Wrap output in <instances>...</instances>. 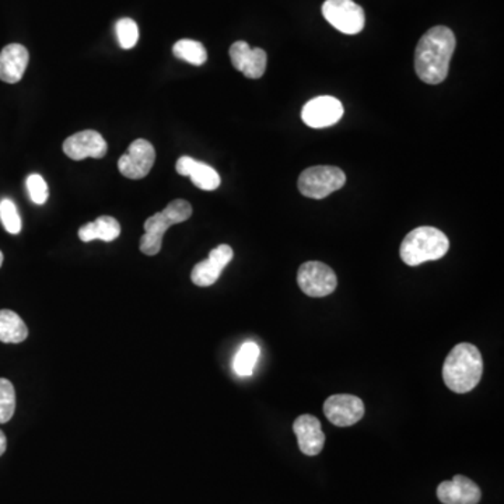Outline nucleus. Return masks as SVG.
<instances>
[{
    "instance_id": "f257e3e1",
    "label": "nucleus",
    "mask_w": 504,
    "mask_h": 504,
    "mask_svg": "<svg viewBox=\"0 0 504 504\" xmlns=\"http://www.w3.org/2000/svg\"><path fill=\"white\" fill-rule=\"evenodd\" d=\"M456 46V36L450 28L445 26L430 28L417 42L415 52V69L420 80L427 84L445 81Z\"/></svg>"
},
{
    "instance_id": "f03ea898",
    "label": "nucleus",
    "mask_w": 504,
    "mask_h": 504,
    "mask_svg": "<svg viewBox=\"0 0 504 504\" xmlns=\"http://www.w3.org/2000/svg\"><path fill=\"white\" fill-rule=\"evenodd\" d=\"M483 373L482 354L471 343L451 349L443 366V380L453 393L466 394L479 384Z\"/></svg>"
},
{
    "instance_id": "7ed1b4c3",
    "label": "nucleus",
    "mask_w": 504,
    "mask_h": 504,
    "mask_svg": "<svg viewBox=\"0 0 504 504\" xmlns=\"http://www.w3.org/2000/svg\"><path fill=\"white\" fill-rule=\"evenodd\" d=\"M450 241L447 236L432 226L415 228L401 244V259L409 267H417L427 261H437L447 254Z\"/></svg>"
},
{
    "instance_id": "20e7f679",
    "label": "nucleus",
    "mask_w": 504,
    "mask_h": 504,
    "mask_svg": "<svg viewBox=\"0 0 504 504\" xmlns=\"http://www.w3.org/2000/svg\"><path fill=\"white\" fill-rule=\"evenodd\" d=\"M191 216H193V206L189 202L175 199L172 204H168L165 209L144 222L146 233L141 238V251L149 257L157 256L162 251L165 231L172 226L185 222Z\"/></svg>"
},
{
    "instance_id": "39448f33",
    "label": "nucleus",
    "mask_w": 504,
    "mask_h": 504,
    "mask_svg": "<svg viewBox=\"0 0 504 504\" xmlns=\"http://www.w3.org/2000/svg\"><path fill=\"white\" fill-rule=\"evenodd\" d=\"M346 183L345 173L333 165L307 168L299 177V189L307 198L324 199L336 193Z\"/></svg>"
},
{
    "instance_id": "423d86ee",
    "label": "nucleus",
    "mask_w": 504,
    "mask_h": 504,
    "mask_svg": "<svg viewBox=\"0 0 504 504\" xmlns=\"http://www.w3.org/2000/svg\"><path fill=\"white\" fill-rule=\"evenodd\" d=\"M322 16L332 27L348 36L361 33L366 25L364 10L353 0H327L322 5Z\"/></svg>"
},
{
    "instance_id": "0eeeda50",
    "label": "nucleus",
    "mask_w": 504,
    "mask_h": 504,
    "mask_svg": "<svg viewBox=\"0 0 504 504\" xmlns=\"http://www.w3.org/2000/svg\"><path fill=\"white\" fill-rule=\"evenodd\" d=\"M298 283L303 293L310 298H325L335 291L338 278L328 265L309 261L299 269Z\"/></svg>"
},
{
    "instance_id": "6e6552de",
    "label": "nucleus",
    "mask_w": 504,
    "mask_h": 504,
    "mask_svg": "<svg viewBox=\"0 0 504 504\" xmlns=\"http://www.w3.org/2000/svg\"><path fill=\"white\" fill-rule=\"evenodd\" d=\"M156 162V151L151 142L136 139L118 162L121 174L130 180H142L149 175Z\"/></svg>"
},
{
    "instance_id": "1a4fd4ad",
    "label": "nucleus",
    "mask_w": 504,
    "mask_h": 504,
    "mask_svg": "<svg viewBox=\"0 0 504 504\" xmlns=\"http://www.w3.org/2000/svg\"><path fill=\"white\" fill-rule=\"evenodd\" d=\"M324 414L335 426H353L364 416V404L359 396L336 394L325 401Z\"/></svg>"
},
{
    "instance_id": "9d476101",
    "label": "nucleus",
    "mask_w": 504,
    "mask_h": 504,
    "mask_svg": "<svg viewBox=\"0 0 504 504\" xmlns=\"http://www.w3.org/2000/svg\"><path fill=\"white\" fill-rule=\"evenodd\" d=\"M343 117V105L331 96L315 97L303 107L301 120L310 128L321 130L335 125Z\"/></svg>"
},
{
    "instance_id": "9b49d317",
    "label": "nucleus",
    "mask_w": 504,
    "mask_h": 504,
    "mask_svg": "<svg viewBox=\"0 0 504 504\" xmlns=\"http://www.w3.org/2000/svg\"><path fill=\"white\" fill-rule=\"evenodd\" d=\"M109 146L97 131H81L63 142V152L69 159L80 162L88 159H102L107 154Z\"/></svg>"
},
{
    "instance_id": "f8f14e48",
    "label": "nucleus",
    "mask_w": 504,
    "mask_h": 504,
    "mask_svg": "<svg viewBox=\"0 0 504 504\" xmlns=\"http://www.w3.org/2000/svg\"><path fill=\"white\" fill-rule=\"evenodd\" d=\"M235 257V252L227 244L216 247L210 251L209 257L205 261L199 262L194 267L191 279L199 288H207L215 285L222 275L223 269L230 264Z\"/></svg>"
},
{
    "instance_id": "ddd939ff",
    "label": "nucleus",
    "mask_w": 504,
    "mask_h": 504,
    "mask_svg": "<svg viewBox=\"0 0 504 504\" xmlns=\"http://www.w3.org/2000/svg\"><path fill=\"white\" fill-rule=\"evenodd\" d=\"M233 67L248 79H259L267 70V52L261 48H251L246 41H237L230 47Z\"/></svg>"
},
{
    "instance_id": "4468645a",
    "label": "nucleus",
    "mask_w": 504,
    "mask_h": 504,
    "mask_svg": "<svg viewBox=\"0 0 504 504\" xmlns=\"http://www.w3.org/2000/svg\"><path fill=\"white\" fill-rule=\"evenodd\" d=\"M479 487L464 475H456L451 480L441 482L437 488L438 500L443 504H478L480 501Z\"/></svg>"
},
{
    "instance_id": "2eb2a0df",
    "label": "nucleus",
    "mask_w": 504,
    "mask_h": 504,
    "mask_svg": "<svg viewBox=\"0 0 504 504\" xmlns=\"http://www.w3.org/2000/svg\"><path fill=\"white\" fill-rule=\"evenodd\" d=\"M293 430L301 453L309 457L319 456L321 453L325 445V435L317 417L312 415H301L294 420Z\"/></svg>"
},
{
    "instance_id": "dca6fc26",
    "label": "nucleus",
    "mask_w": 504,
    "mask_h": 504,
    "mask_svg": "<svg viewBox=\"0 0 504 504\" xmlns=\"http://www.w3.org/2000/svg\"><path fill=\"white\" fill-rule=\"evenodd\" d=\"M27 48L21 44H9L0 52V80L16 84L23 79L28 67Z\"/></svg>"
},
{
    "instance_id": "f3484780",
    "label": "nucleus",
    "mask_w": 504,
    "mask_h": 504,
    "mask_svg": "<svg viewBox=\"0 0 504 504\" xmlns=\"http://www.w3.org/2000/svg\"><path fill=\"white\" fill-rule=\"evenodd\" d=\"M175 168H177L178 174L191 178L194 185L198 186L202 191H215L222 184L219 173L214 167L193 159V157H180Z\"/></svg>"
},
{
    "instance_id": "a211bd4d",
    "label": "nucleus",
    "mask_w": 504,
    "mask_h": 504,
    "mask_svg": "<svg viewBox=\"0 0 504 504\" xmlns=\"http://www.w3.org/2000/svg\"><path fill=\"white\" fill-rule=\"evenodd\" d=\"M121 235V225L117 219L111 216H101L94 222L88 223L79 230V238L83 243H90L94 240H102L111 243L117 240Z\"/></svg>"
},
{
    "instance_id": "6ab92c4d",
    "label": "nucleus",
    "mask_w": 504,
    "mask_h": 504,
    "mask_svg": "<svg viewBox=\"0 0 504 504\" xmlns=\"http://www.w3.org/2000/svg\"><path fill=\"white\" fill-rule=\"evenodd\" d=\"M28 328L20 315L10 310H0V342L21 343L27 340Z\"/></svg>"
},
{
    "instance_id": "aec40b11",
    "label": "nucleus",
    "mask_w": 504,
    "mask_h": 504,
    "mask_svg": "<svg viewBox=\"0 0 504 504\" xmlns=\"http://www.w3.org/2000/svg\"><path fill=\"white\" fill-rule=\"evenodd\" d=\"M173 54L178 59L185 60L194 67H202L207 60L206 48L194 39H180L173 47Z\"/></svg>"
},
{
    "instance_id": "412c9836",
    "label": "nucleus",
    "mask_w": 504,
    "mask_h": 504,
    "mask_svg": "<svg viewBox=\"0 0 504 504\" xmlns=\"http://www.w3.org/2000/svg\"><path fill=\"white\" fill-rule=\"evenodd\" d=\"M259 346L256 342H246L241 346L240 351L236 354L235 372L241 377H248L254 373L257 362L259 357Z\"/></svg>"
},
{
    "instance_id": "4be33fe9",
    "label": "nucleus",
    "mask_w": 504,
    "mask_h": 504,
    "mask_svg": "<svg viewBox=\"0 0 504 504\" xmlns=\"http://www.w3.org/2000/svg\"><path fill=\"white\" fill-rule=\"evenodd\" d=\"M16 411V391L6 378H0V424H7Z\"/></svg>"
},
{
    "instance_id": "5701e85b",
    "label": "nucleus",
    "mask_w": 504,
    "mask_h": 504,
    "mask_svg": "<svg viewBox=\"0 0 504 504\" xmlns=\"http://www.w3.org/2000/svg\"><path fill=\"white\" fill-rule=\"evenodd\" d=\"M115 33H117L118 42L121 48L132 49L139 41V27L136 21L132 18H121L115 25Z\"/></svg>"
},
{
    "instance_id": "b1692460",
    "label": "nucleus",
    "mask_w": 504,
    "mask_h": 504,
    "mask_svg": "<svg viewBox=\"0 0 504 504\" xmlns=\"http://www.w3.org/2000/svg\"><path fill=\"white\" fill-rule=\"evenodd\" d=\"M0 220L10 235H18L21 231V217L18 215L17 206L10 199L0 202Z\"/></svg>"
},
{
    "instance_id": "393cba45",
    "label": "nucleus",
    "mask_w": 504,
    "mask_h": 504,
    "mask_svg": "<svg viewBox=\"0 0 504 504\" xmlns=\"http://www.w3.org/2000/svg\"><path fill=\"white\" fill-rule=\"evenodd\" d=\"M27 191L31 201L37 205H44L48 199L49 191L46 180L39 174H31L27 178Z\"/></svg>"
},
{
    "instance_id": "a878e982",
    "label": "nucleus",
    "mask_w": 504,
    "mask_h": 504,
    "mask_svg": "<svg viewBox=\"0 0 504 504\" xmlns=\"http://www.w3.org/2000/svg\"><path fill=\"white\" fill-rule=\"evenodd\" d=\"M7 440L5 433L0 430V457L4 456L5 451H6Z\"/></svg>"
},
{
    "instance_id": "bb28decb",
    "label": "nucleus",
    "mask_w": 504,
    "mask_h": 504,
    "mask_svg": "<svg viewBox=\"0 0 504 504\" xmlns=\"http://www.w3.org/2000/svg\"><path fill=\"white\" fill-rule=\"evenodd\" d=\"M4 265V252L0 251V267Z\"/></svg>"
}]
</instances>
